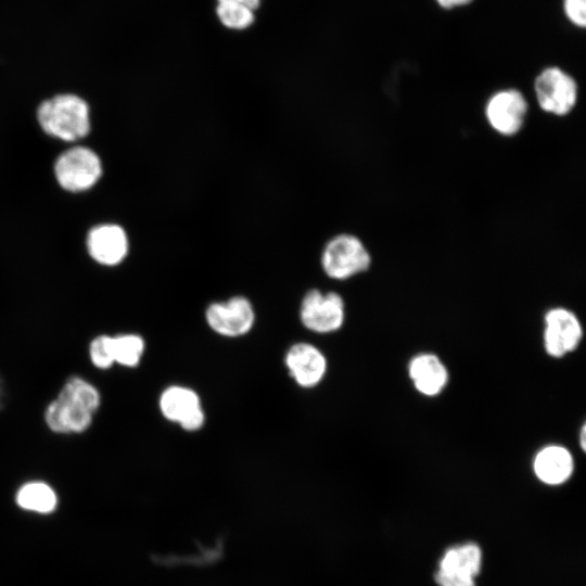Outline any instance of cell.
Returning a JSON list of instances; mask_svg holds the SVG:
<instances>
[{
	"label": "cell",
	"mask_w": 586,
	"mask_h": 586,
	"mask_svg": "<svg viewBox=\"0 0 586 586\" xmlns=\"http://www.w3.org/2000/svg\"><path fill=\"white\" fill-rule=\"evenodd\" d=\"M284 361L291 378L302 387L316 386L327 372L324 355L309 343L292 345Z\"/></svg>",
	"instance_id": "obj_13"
},
{
	"label": "cell",
	"mask_w": 586,
	"mask_h": 586,
	"mask_svg": "<svg viewBox=\"0 0 586 586\" xmlns=\"http://www.w3.org/2000/svg\"><path fill=\"white\" fill-rule=\"evenodd\" d=\"M225 556V539L219 536L215 547H207L204 553L200 556H168V560H164L170 565H195V566H208L220 561Z\"/></svg>",
	"instance_id": "obj_19"
},
{
	"label": "cell",
	"mask_w": 586,
	"mask_h": 586,
	"mask_svg": "<svg viewBox=\"0 0 586 586\" xmlns=\"http://www.w3.org/2000/svg\"><path fill=\"white\" fill-rule=\"evenodd\" d=\"M563 11L568 20L577 27L586 25V0H563Z\"/></svg>",
	"instance_id": "obj_20"
},
{
	"label": "cell",
	"mask_w": 586,
	"mask_h": 586,
	"mask_svg": "<svg viewBox=\"0 0 586 586\" xmlns=\"http://www.w3.org/2000/svg\"><path fill=\"white\" fill-rule=\"evenodd\" d=\"M144 351V341L135 334L116 337L99 336L90 344V357L99 368H107L113 362L135 367L139 364Z\"/></svg>",
	"instance_id": "obj_11"
},
{
	"label": "cell",
	"mask_w": 586,
	"mask_h": 586,
	"mask_svg": "<svg viewBox=\"0 0 586 586\" xmlns=\"http://www.w3.org/2000/svg\"><path fill=\"white\" fill-rule=\"evenodd\" d=\"M216 12L221 23L232 29L247 28L255 18L252 10L235 2H218Z\"/></svg>",
	"instance_id": "obj_18"
},
{
	"label": "cell",
	"mask_w": 586,
	"mask_h": 586,
	"mask_svg": "<svg viewBox=\"0 0 586 586\" xmlns=\"http://www.w3.org/2000/svg\"><path fill=\"white\" fill-rule=\"evenodd\" d=\"M16 500L22 508L41 513L52 511L56 505L53 489L42 482L27 483L22 486Z\"/></svg>",
	"instance_id": "obj_17"
},
{
	"label": "cell",
	"mask_w": 586,
	"mask_h": 586,
	"mask_svg": "<svg viewBox=\"0 0 586 586\" xmlns=\"http://www.w3.org/2000/svg\"><path fill=\"white\" fill-rule=\"evenodd\" d=\"M208 327L219 335L238 337L250 332L255 322L251 302L244 296H233L226 302L213 303L205 311Z\"/></svg>",
	"instance_id": "obj_7"
},
{
	"label": "cell",
	"mask_w": 586,
	"mask_h": 586,
	"mask_svg": "<svg viewBox=\"0 0 586 586\" xmlns=\"http://www.w3.org/2000/svg\"><path fill=\"white\" fill-rule=\"evenodd\" d=\"M54 171L63 189L79 192L91 188L99 180L102 167L93 151L76 146L59 156Z\"/></svg>",
	"instance_id": "obj_5"
},
{
	"label": "cell",
	"mask_w": 586,
	"mask_h": 586,
	"mask_svg": "<svg viewBox=\"0 0 586 586\" xmlns=\"http://www.w3.org/2000/svg\"><path fill=\"white\" fill-rule=\"evenodd\" d=\"M409 378L417 391L426 396L440 394L448 382V372L433 354H420L410 360Z\"/></svg>",
	"instance_id": "obj_15"
},
{
	"label": "cell",
	"mask_w": 586,
	"mask_h": 586,
	"mask_svg": "<svg viewBox=\"0 0 586 586\" xmlns=\"http://www.w3.org/2000/svg\"><path fill=\"white\" fill-rule=\"evenodd\" d=\"M533 468L542 482L557 485L565 482L572 474L573 458L563 446L549 445L536 454Z\"/></svg>",
	"instance_id": "obj_16"
},
{
	"label": "cell",
	"mask_w": 586,
	"mask_h": 586,
	"mask_svg": "<svg viewBox=\"0 0 586 586\" xmlns=\"http://www.w3.org/2000/svg\"><path fill=\"white\" fill-rule=\"evenodd\" d=\"M300 318L303 326L313 332H334L344 322V301L335 292L323 294L319 290H310L302 300Z\"/></svg>",
	"instance_id": "obj_6"
},
{
	"label": "cell",
	"mask_w": 586,
	"mask_h": 586,
	"mask_svg": "<svg viewBox=\"0 0 586 586\" xmlns=\"http://www.w3.org/2000/svg\"><path fill=\"white\" fill-rule=\"evenodd\" d=\"M444 9H453L467 5L473 0H435Z\"/></svg>",
	"instance_id": "obj_21"
},
{
	"label": "cell",
	"mask_w": 586,
	"mask_h": 586,
	"mask_svg": "<svg viewBox=\"0 0 586 586\" xmlns=\"http://www.w3.org/2000/svg\"><path fill=\"white\" fill-rule=\"evenodd\" d=\"M371 256L362 241L351 233L331 238L321 253V267L334 280H346L370 267Z\"/></svg>",
	"instance_id": "obj_3"
},
{
	"label": "cell",
	"mask_w": 586,
	"mask_h": 586,
	"mask_svg": "<svg viewBox=\"0 0 586 586\" xmlns=\"http://www.w3.org/2000/svg\"><path fill=\"white\" fill-rule=\"evenodd\" d=\"M87 247L91 257L98 263L116 265L127 255V234L117 225H101L90 230Z\"/></svg>",
	"instance_id": "obj_14"
},
{
	"label": "cell",
	"mask_w": 586,
	"mask_h": 586,
	"mask_svg": "<svg viewBox=\"0 0 586 586\" xmlns=\"http://www.w3.org/2000/svg\"><path fill=\"white\" fill-rule=\"evenodd\" d=\"M527 111V101L519 90L504 89L488 99L485 117L496 132L509 137L521 130Z\"/></svg>",
	"instance_id": "obj_8"
},
{
	"label": "cell",
	"mask_w": 586,
	"mask_h": 586,
	"mask_svg": "<svg viewBox=\"0 0 586 586\" xmlns=\"http://www.w3.org/2000/svg\"><path fill=\"white\" fill-rule=\"evenodd\" d=\"M160 409L167 420L178 423L186 431H198L205 422L198 393L187 386L167 387L161 395Z\"/></svg>",
	"instance_id": "obj_9"
},
{
	"label": "cell",
	"mask_w": 586,
	"mask_h": 586,
	"mask_svg": "<svg viewBox=\"0 0 586 586\" xmlns=\"http://www.w3.org/2000/svg\"><path fill=\"white\" fill-rule=\"evenodd\" d=\"M38 120L48 135L65 141L81 139L90 130L89 107L74 94H59L42 102Z\"/></svg>",
	"instance_id": "obj_2"
},
{
	"label": "cell",
	"mask_w": 586,
	"mask_h": 586,
	"mask_svg": "<svg viewBox=\"0 0 586 586\" xmlns=\"http://www.w3.org/2000/svg\"><path fill=\"white\" fill-rule=\"evenodd\" d=\"M100 404L98 391L80 378H72L46 411V421L58 433L85 431Z\"/></svg>",
	"instance_id": "obj_1"
},
{
	"label": "cell",
	"mask_w": 586,
	"mask_h": 586,
	"mask_svg": "<svg viewBox=\"0 0 586 586\" xmlns=\"http://www.w3.org/2000/svg\"><path fill=\"white\" fill-rule=\"evenodd\" d=\"M544 345L556 358L573 352L579 344L583 331L578 318L565 308L550 309L545 316Z\"/></svg>",
	"instance_id": "obj_10"
},
{
	"label": "cell",
	"mask_w": 586,
	"mask_h": 586,
	"mask_svg": "<svg viewBox=\"0 0 586 586\" xmlns=\"http://www.w3.org/2000/svg\"><path fill=\"white\" fill-rule=\"evenodd\" d=\"M534 91L539 107L555 116L568 115L578 98L575 79L557 66L546 67L536 76Z\"/></svg>",
	"instance_id": "obj_4"
},
{
	"label": "cell",
	"mask_w": 586,
	"mask_h": 586,
	"mask_svg": "<svg viewBox=\"0 0 586 586\" xmlns=\"http://www.w3.org/2000/svg\"><path fill=\"white\" fill-rule=\"evenodd\" d=\"M481 551L467 544L449 549L440 563L437 582L441 586H474L480 571Z\"/></svg>",
	"instance_id": "obj_12"
},
{
	"label": "cell",
	"mask_w": 586,
	"mask_h": 586,
	"mask_svg": "<svg viewBox=\"0 0 586 586\" xmlns=\"http://www.w3.org/2000/svg\"><path fill=\"white\" fill-rule=\"evenodd\" d=\"M218 2H235L249 8L252 11L257 9L259 5V0H218Z\"/></svg>",
	"instance_id": "obj_22"
},
{
	"label": "cell",
	"mask_w": 586,
	"mask_h": 586,
	"mask_svg": "<svg viewBox=\"0 0 586 586\" xmlns=\"http://www.w3.org/2000/svg\"><path fill=\"white\" fill-rule=\"evenodd\" d=\"M585 432H586L585 426H583L582 430H581V446H582V449H585V446H586L585 445V438H586Z\"/></svg>",
	"instance_id": "obj_23"
}]
</instances>
